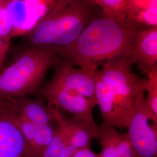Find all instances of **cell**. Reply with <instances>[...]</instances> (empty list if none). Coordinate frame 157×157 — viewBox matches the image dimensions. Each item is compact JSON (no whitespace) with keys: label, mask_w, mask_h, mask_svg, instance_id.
I'll return each mask as SVG.
<instances>
[{"label":"cell","mask_w":157,"mask_h":157,"mask_svg":"<svg viewBox=\"0 0 157 157\" xmlns=\"http://www.w3.org/2000/svg\"><path fill=\"white\" fill-rule=\"evenodd\" d=\"M101 12L91 0H56L35 28L21 37V45L57 53L77 39Z\"/></svg>","instance_id":"2"},{"label":"cell","mask_w":157,"mask_h":157,"mask_svg":"<svg viewBox=\"0 0 157 157\" xmlns=\"http://www.w3.org/2000/svg\"><path fill=\"white\" fill-rule=\"evenodd\" d=\"M131 55L147 76L157 71V26L141 29L135 37Z\"/></svg>","instance_id":"10"},{"label":"cell","mask_w":157,"mask_h":157,"mask_svg":"<svg viewBox=\"0 0 157 157\" xmlns=\"http://www.w3.org/2000/svg\"><path fill=\"white\" fill-rule=\"evenodd\" d=\"M55 67L48 84L76 91L97 104L95 72L98 67H75L62 60Z\"/></svg>","instance_id":"8"},{"label":"cell","mask_w":157,"mask_h":157,"mask_svg":"<svg viewBox=\"0 0 157 157\" xmlns=\"http://www.w3.org/2000/svg\"><path fill=\"white\" fill-rule=\"evenodd\" d=\"M10 44L3 41L0 39V70L4 65L6 54L10 50Z\"/></svg>","instance_id":"22"},{"label":"cell","mask_w":157,"mask_h":157,"mask_svg":"<svg viewBox=\"0 0 157 157\" xmlns=\"http://www.w3.org/2000/svg\"><path fill=\"white\" fill-rule=\"evenodd\" d=\"M61 61L53 51L20 45L13 61L0 70V101L35 94L49 70Z\"/></svg>","instance_id":"3"},{"label":"cell","mask_w":157,"mask_h":157,"mask_svg":"<svg viewBox=\"0 0 157 157\" xmlns=\"http://www.w3.org/2000/svg\"><path fill=\"white\" fill-rule=\"evenodd\" d=\"M50 107L56 119L57 129L53 139L41 157H59L68 140V130L61 111L51 105Z\"/></svg>","instance_id":"15"},{"label":"cell","mask_w":157,"mask_h":157,"mask_svg":"<svg viewBox=\"0 0 157 157\" xmlns=\"http://www.w3.org/2000/svg\"><path fill=\"white\" fill-rule=\"evenodd\" d=\"M119 157H138L133 151L125 134H121L118 142Z\"/></svg>","instance_id":"21"},{"label":"cell","mask_w":157,"mask_h":157,"mask_svg":"<svg viewBox=\"0 0 157 157\" xmlns=\"http://www.w3.org/2000/svg\"><path fill=\"white\" fill-rule=\"evenodd\" d=\"M0 157H34L11 111L0 101Z\"/></svg>","instance_id":"9"},{"label":"cell","mask_w":157,"mask_h":157,"mask_svg":"<svg viewBox=\"0 0 157 157\" xmlns=\"http://www.w3.org/2000/svg\"><path fill=\"white\" fill-rule=\"evenodd\" d=\"M135 63L129 53L102 63V67L96 71L97 76L112 91L121 130L128 128L135 109L146 100L148 79L132 72Z\"/></svg>","instance_id":"4"},{"label":"cell","mask_w":157,"mask_h":157,"mask_svg":"<svg viewBox=\"0 0 157 157\" xmlns=\"http://www.w3.org/2000/svg\"><path fill=\"white\" fill-rule=\"evenodd\" d=\"M56 122L35 125V133L30 149L34 157H41L56 133Z\"/></svg>","instance_id":"16"},{"label":"cell","mask_w":157,"mask_h":157,"mask_svg":"<svg viewBox=\"0 0 157 157\" xmlns=\"http://www.w3.org/2000/svg\"><path fill=\"white\" fill-rule=\"evenodd\" d=\"M149 121L144 101L135 109L124 133L138 157H157V126Z\"/></svg>","instance_id":"7"},{"label":"cell","mask_w":157,"mask_h":157,"mask_svg":"<svg viewBox=\"0 0 157 157\" xmlns=\"http://www.w3.org/2000/svg\"><path fill=\"white\" fill-rule=\"evenodd\" d=\"M101 10L102 14L112 17L119 21H126L124 15L125 0H91Z\"/></svg>","instance_id":"19"},{"label":"cell","mask_w":157,"mask_h":157,"mask_svg":"<svg viewBox=\"0 0 157 157\" xmlns=\"http://www.w3.org/2000/svg\"><path fill=\"white\" fill-rule=\"evenodd\" d=\"M126 19L144 26H157V0H125Z\"/></svg>","instance_id":"12"},{"label":"cell","mask_w":157,"mask_h":157,"mask_svg":"<svg viewBox=\"0 0 157 157\" xmlns=\"http://www.w3.org/2000/svg\"><path fill=\"white\" fill-rule=\"evenodd\" d=\"M68 130V143L78 150L90 148L93 140L98 138L99 129H94L72 116L64 118Z\"/></svg>","instance_id":"14"},{"label":"cell","mask_w":157,"mask_h":157,"mask_svg":"<svg viewBox=\"0 0 157 157\" xmlns=\"http://www.w3.org/2000/svg\"><path fill=\"white\" fill-rule=\"evenodd\" d=\"M72 157H100L98 154L92 151L90 148L81 149L74 154Z\"/></svg>","instance_id":"23"},{"label":"cell","mask_w":157,"mask_h":157,"mask_svg":"<svg viewBox=\"0 0 157 157\" xmlns=\"http://www.w3.org/2000/svg\"><path fill=\"white\" fill-rule=\"evenodd\" d=\"M143 27L127 19L119 21L101 12L77 39L56 54L73 67H98L130 53L135 37Z\"/></svg>","instance_id":"1"},{"label":"cell","mask_w":157,"mask_h":157,"mask_svg":"<svg viewBox=\"0 0 157 157\" xmlns=\"http://www.w3.org/2000/svg\"><path fill=\"white\" fill-rule=\"evenodd\" d=\"M56 0H8L13 39L28 33L44 17Z\"/></svg>","instance_id":"6"},{"label":"cell","mask_w":157,"mask_h":157,"mask_svg":"<svg viewBox=\"0 0 157 157\" xmlns=\"http://www.w3.org/2000/svg\"><path fill=\"white\" fill-rule=\"evenodd\" d=\"M147 79L145 107L150 120L157 126V71L148 75Z\"/></svg>","instance_id":"18"},{"label":"cell","mask_w":157,"mask_h":157,"mask_svg":"<svg viewBox=\"0 0 157 157\" xmlns=\"http://www.w3.org/2000/svg\"><path fill=\"white\" fill-rule=\"evenodd\" d=\"M95 94L97 105L99 107L102 120L101 125L118 128L117 109L112 91L97 76L96 72Z\"/></svg>","instance_id":"13"},{"label":"cell","mask_w":157,"mask_h":157,"mask_svg":"<svg viewBox=\"0 0 157 157\" xmlns=\"http://www.w3.org/2000/svg\"><path fill=\"white\" fill-rule=\"evenodd\" d=\"M35 94L46 100L47 104L69 112L74 118L99 129L93 117V109L97 104L78 92L47 83Z\"/></svg>","instance_id":"5"},{"label":"cell","mask_w":157,"mask_h":157,"mask_svg":"<svg viewBox=\"0 0 157 157\" xmlns=\"http://www.w3.org/2000/svg\"><path fill=\"white\" fill-rule=\"evenodd\" d=\"M101 151L100 157H119L118 142L121 133L116 128L103 125L98 126Z\"/></svg>","instance_id":"17"},{"label":"cell","mask_w":157,"mask_h":157,"mask_svg":"<svg viewBox=\"0 0 157 157\" xmlns=\"http://www.w3.org/2000/svg\"><path fill=\"white\" fill-rule=\"evenodd\" d=\"M8 0H0V39L8 44L13 39V27L7 9Z\"/></svg>","instance_id":"20"},{"label":"cell","mask_w":157,"mask_h":157,"mask_svg":"<svg viewBox=\"0 0 157 157\" xmlns=\"http://www.w3.org/2000/svg\"><path fill=\"white\" fill-rule=\"evenodd\" d=\"M2 101H6L13 111L35 125L56 122L50 105L41 99L21 96Z\"/></svg>","instance_id":"11"}]
</instances>
